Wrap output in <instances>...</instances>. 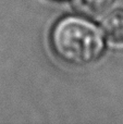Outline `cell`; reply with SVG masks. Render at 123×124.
<instances>
[{
  "instance_id": "3",
  "label": "cell",
  "mask_w": 123,
  "mask_h": 124,
  "mask_svg": "<svg viewBox=\"0 0 123 124\" xmlns=\"http://www.w3.org/2000/svg\"><path fill=\"white\" fill-rule=\"evenodd\" d=\"M113 2L115 0H72V7L82 16L96 19L105 14Z\"/></svg>"
},
{
  "instance_id": "1",
  "label": "cell",
  "mask_w": 123,
  "mask_h": 124,
  "mask_svg": "<svg viewBox=\"0 0 123 124\" xmlns=\"http://www.w3.org/2000/svg\"><path fill=\"white\" fill-rule=\"evenodd\" d=\"M52 51L61 61L74 66H84L97 61L105 50L100 30L82 16L60 19L50 34Z\"/></svg>"
},
{
  "instance_id": "2",
  "label": "cell",
  "mask_w": 123,
  "mask_h": 124,
  "mask_svg": "<svg viewBox=\"0 0 123 124\" xmlns=\"http://www.w3.org/2000/svg\"><path fill=\"white\" fill-rule=\"evenodd\" d=\"M101 30L106 38L113 45L123 46V10L110 12L101 23Z\"/></svg>"
}]
</instances>
